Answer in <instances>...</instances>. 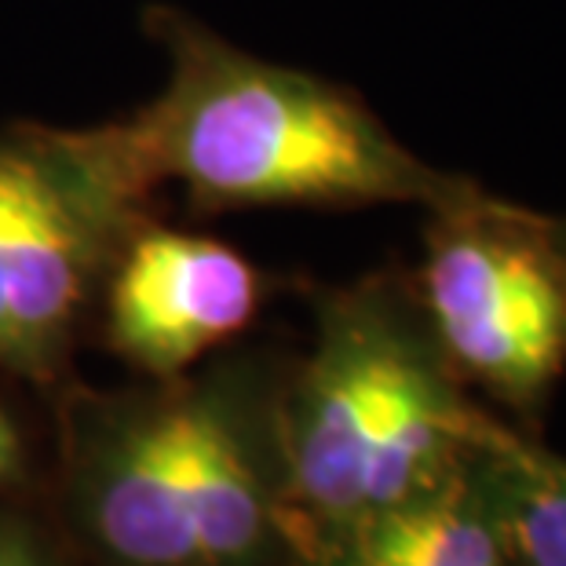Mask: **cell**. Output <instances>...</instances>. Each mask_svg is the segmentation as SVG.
Masks as SVG:
<instances>
[{
	"label": "cell",
	"mask_w": 566,
	"mask_h": 566,
	"mask_svg": "<svg viewBox=\"0 0 566 566\" xmlns=\"http://www.w3.org/2000/svg\"><path fill=\"white\" fill-rule=\"evenodd\" d=\"M161 95L106 125L143 195L172 179L201 205H424L475 195L395 139L340 84L268 63L184 19H165Z\"/></svg>",
	"instance_id": "cell-1"
},
{
	"label": "cell",
	"mask_w": 566,
	"mask_h": 566,
	"mask_svg": "<svg viewBox=\"0 0 566 566\" xmlns=\"http://www.w3.org/2000/svg\"><path fill=\"white\" fill-rule=\"evenodd\" d=\"M501 431L468 402L413 296L388 282L344 289L274 417L285 541L307 556L450 483Z\"/></svg>",
	"instance_id": "cell-2"
},
{
	"label": "cell",
	"mask_w": 566,
	"mask_h": 566,
	"mask_svg": "<svg viewBox=\"0 0 566 566\" xmlns=\"http://www.w3.org/2000/svg\"><path fill=\"white\" fill-rule=\"evenodd\" d=\"M417 304L457 377L534 413L566 373L563 223L483 190L436 209Z\"/></svg>",
	"instance_id": "cell-3"
},
{
	"label": "cell",
	"mask_w": 566,
	"mask_h": 566,
	"mask_svg": "<svg viewBox=\"0 0 566 566\" xmlns=\"http://www.w3.org/2000/svg\"><path fill=\"white\" fill-rule=\"evenodd\" d=\"M147 198L103 128L27 132V168L8 216L0 285L8 307V363L48 377L106 263L136 231Z\"/></svg>",
	"instance_id": "cell-4"
},
{
	"label": "cell",
	"mask_w": 566,
	"mask_h": 566,
	"mask_svg": "<svg viewBox=\"0 0 566 566\" xmlns=\"http://www.w3.org/2000/svg\"><path fill=\"white\" fill-rule=\"evenodd\" d=\"M260 296V271L238 249L136 227L106 282V336L128 366L168 380L242 333Z\"/></svg>",
	"instance_id": "cell-5"
},
{
	"label": "cell",
	"mask_w": 566,
	"mask_h": 566,
	"mask_svg": "<svg viewBox=\"0 0 566 566\" xmlns=\"http://www.w3.org/2000/svg\"><path fill=\"white\" fill-rule=\"evenodd\" d=\"M74 501L88 537L122 566H201L179 464L176 391L84 417Z\"/></svg>",
	"instance_id": "cell-6"
},
{
	"label": "cell",
	"mask_w": 566,
	"mask_h": 566,
	"mask_svg": "<svg viewBox=\"0 0 566 566\" xmlns=\"http://www.w3.org/2000/svg\"><path fill=\"white\" fill-rule=\"evenodd\" d=\"M176 428L201 566H263L285 541L279 450L263 453L245 399L223 384L176 391Z\"/></svg>",
	"instance_id": "cell-7"
},
{
	"label": "cell",
	"mask_w": 566,
	"mask_h": 566,
	"mask_svg": "<svg viewBox=\"0 0 566 566\" xmlns=\"http://www.w3.org/2000/svg\"><path fill=\"white\" fill-rule=\"evenodd\" d=\"M479 457L450 483L347 526L304 559L311 566H520Z\"/></svg>",
	"instance_id": "cell-8"
},
{
	"label": "cell",
	"mask_w": 566,
	"mask_h": 566,
	"mask_svg": "<svg viewBox=\"0 0 566 566\" xmlns=\"http://www.w3.org/2000/svg\"><path fill=\"white\" fill-rule=\"evenodd\" d=\"M520 566H566V457L504 428L479 457Z\"/></svg>",
	"instance_id": "cell-9"
},
{
	"label": "cell",
	"mask_w": 566,
	"mask_h": 566,
	"mask_svg": "<svg viewBox=\"0 0 566 566\" xmlns=\"http://www.w3.org/2000/svg\"><path fill=\"white\" fill-rule=\"evenodd\" d=\"M22 168H27V132L0 139V256H4L8 216L19 195ZM4 363H8V307H4V285H0V366Z\"/></svg>",
	"instance_id": "cell-10"
},
{
	"label": "cell",
	"mask_w": 566,
	"mask_h": 566,
	"mask_svg": "<svg viewBox=\"0 0 566 566\" xmlns=\"http://www.w3.org/2000/svg\"><path fill=\"white\" fill-rule=\"evenodd\" d=\"M0 566H59V559L27 520L0 515Z\"/></svg>",
	"instance_id": "cell-11"
},
{
	"label": "cell",
	"mask_w": 566,
	"mask_h": 566,
	"mask_svg": "<svg viewBox=\"0 0 566 566\" xmlns=\"http://www.w3.org/2000/svg\"><path fill=\"white\" fill-rule=\"evenodd\" d=\"M22 468V439H19V428L11 424L8 409L0 406V486L11 483Z\"/></svg>",
	"instance_id": "cell-12"
},
{
	"label": "cell",
	"mask_w": 566,
	"mask_h": 566,
	"mask_svg": "<svg viewBox=\"0 0 566 566\" xmlns=\"http://www.w3.org/2000/svg\"><path fill=\"white\" fill-rule=\"evenodd\" d=\"M563 238H566V223H563Z\"/></svg>",
	"instance_id": "cell-13"
}]
</instances>
